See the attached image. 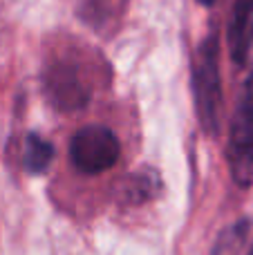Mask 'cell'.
<instances>
[{"label":"cell","mask_w":253,"mask_h":255,"mask_svg":"<svg viewBox=\"0 0 253 255\" xmlns=\"http://www.w3.org/2000/svg\"><path fill=\"white\" fill-rule=\"evenodd\" d=\"M193 94L200 126L206 134L215 136L222 119V76H220V38L211 29L197 45L193 56Z\"/></svg>","instance_id":"obj_1"},{"label":"cell","mask_w":253,"mask_h":255,"mask_svg":"<svg viewBox=\"0 0 253 255\" xmlns=\"http://www.w3.org/2000/svg\"><path fill=\"white\" fill-rule=\"evenodd\" d=\"M227 154L231 179L240 188H249L253 179V72L247 76L238 97Z\"/></svg>","instance_id":"obj_2"},{"label":"cell","mask_w":253,"mask_h":255,"mask_svg":"<svg viewBox=\"0 0 253 255\" xmlns=\"http://www.w3.org/2000/svg\"><path fill=\"white\" fill-rule=\"evenodd\" d=\"M119 154V139L106 126H85L70 139V159L76 170L85 175L106 172L117 163Z\"/></svg>","instance_id":"obj_3"},{"label":"cell","mask_w":253,"mask_h":255,"mask_svg":"<svg viewBox=\"0 0 253 255\" xmlns=\"http://www.w3.org/2000/svg\"><path fill=\"white\" fill-rule=\"evenodd\" d=\"M43 90L47 101L61 112H79L88 106L90 92L81 70L70 61H52L43 72Z\"/></svg>","instance_id":"obj_4"},{"label":"cell","mask_w":253,"mask_h":255,"mask_svg":"<svg viewBox=\"0 0 253 255\" xmlns=\"http://www.w3.org/2000/svg\"><path fill=\"white\" fill-rule=\"evenodd\" d=\"M253 47V0H233L229 22V49L238 65L249 61Z\"/></svg>","instance_id":"obj_5"},{"label":"cell","mask_w":253,"mask_h":255,"mask_svg":"<svg viewBox=\"0 0 253 255\" xmlns=\"http://www.w3.org/2000/svg\"><path fill=\"white\" fill-rule=\"evenodd\" d=\"M159 193V175L150 168L137 170L121 181V199L128 204H141Z\"/></svg>","instance_id":"obj_6"},{"label":"cell","mask_w":253,"mask_h":255,"mask_svg":"<svg viewBox=\"0 0 253 255\" xmlns=\"http://www.w3.org/2000/svg\"><path fill=\"white\" fill-rule=\"evenodd\" d=\"M54 159V145L47 139H43L40 134H27L25 136V145H22V166L27 172L38 175L45 172L47 166Z\"/></svg>","instance_id":"obj_7"},{"label":"cell","mask_w":253,"mask_h":255,"mask_svg":"<svg viewBox=\"0 0 253 255\" xmlns=\"http://www.w3.org/2000/svg\"><path fill=\"white\" fill-rule=\"evenodd\" d=\"M200 4H204V7H211V4H215V0H197Z\"/></svg>","instance_id":"obj_8"},{"label":"cell","mask_w":253,"mask_h":255,"mask_svg":"<svg viewBox=\"0 0 253 255\" xmlns=\"http://www.w3.org/2000/svg\"><path fill=\"white\" fill-rule=\"evenodd\" d=\"M249 255H253V244H251V251H249Z\"/></svg>","instance_id":"obj_9"}]
</instances>
